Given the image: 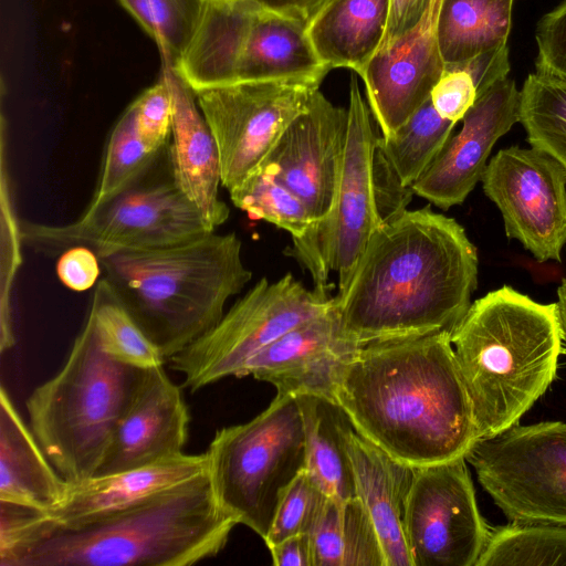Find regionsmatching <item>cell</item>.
I'll return each instance as SVG.
<instances>
[{
	"mask_svg": "<svg viewBox=\"0 0 566 566\" xmlns=\"http://www.w3.org/2000/svg\"><path fill=\"white\" fill-rule=\"evenodd\" d=\"M478 251L454 219L405 210L370 237L335 304L344 333L364 345L452 329L478 286Z\"/></svg>",
	"mask_w": 566,
	"mask_h": 566,
	"instance_id": "cell-1",
	"label": "cell"
},
{
	"mask_svg": "<svg viewBox=\"0 0 566 566\" xmlns=\"http://www.w3.org/2000/svg\"><path fill=\"white\" fill-rule=\"evenodd\" d=\"M334 400L363 437L413 467L465 458L479 439L448 331L364 344Z\"/></svg>",
	"mask_w": 566,
	"mask_h": 566,
	"instance_id": "cell-2",
	"label": "cell"
},
{
	"mask_svg": "<svg viewBox=\"0 0 566 566\" xmlns=\"http://www.w3.org/2000/svg\"><path fill=\"white\" fill-rule=\"evenodd\" d=\"M238 522L205 472L128 509L75 525L40 511L1 566H190L218 555Z\"/></svg>",
	"mask_w": 566,
	"mask_h": 566,
	"instance_id": "cell-3",
	"label": "cell"
},
{
	"mask_svg": "<svg viewBox=\"0 0 566 566\" xmlns=\"http://www.w3.org/2000/svg\"><path fill=\"white\" fill-rule=\"evenodd\" d=\"M450 337L479 439L517 424L557 375V304L537 303L511 286L474 301Z\"/></svg>",
	"mask_w": 566,
	"mask_h": 566,
	"instance_id": "cell-4",
	"label": "cell"
},
{
	"mask_svg": "<svg viewBox=\"0 0 566 566\" xmlns=\"http://www.w3.org/2000/svg\"><path fill=\"white\" fill-rule=\"evenodd\" d=\"M104 279L165 359L212 329L252 273L234 232L167 248L98 254Z\"/></svg>",
	"mask_w": 566,
	"mask_h": 566,
	"instance_id": "cell-5",
	"label": "cell"
},
{
	"mask_svg": "<svg viewBox=\"0 0 566 566\" xmlns=\"http://www.w3.org/2000/svg\"><path fill=\"white\" fill-rule=\"evenodd\" d=\"M144 370L109 357L86 317L63 367L30 394V429L69 483L95 476Z\"/></svg>",
	"mask_w": 566,
	"mask_h": 566,
	"instance_id": "cell-6",
	"label": "cell"
},
{
	"mask_svg": "<svg viewBox=\"0 0 566 566\" xmlns=\"http://www.w3.org/2000/svg\"><path fill=\"white\" fill-rule=\"evenodd\" d=\"M328 67L316 54L307 24L253 0H207L178 67L193 91L238 82H322Z\"/></svg>",
	"mask_w": 566,
	"mask_h": 566,
	"instance_id": "cell-7",
	"label": "cell"
},
{
	"mask_svg": "<svg viewBox=\"0 0 566 566\" xmlns=\"http://www.w3.org/2000/svg\"><path fill=\"white\" fill-rule=\"evenodd\" d=\"M206 454L219 504L265 541L282 497L306 469L296 397L276 394L250 421L217 430Z\"/></svg>",
	"mask_w": 566,
	"mask_h": 566,
	"instance_id": "cell-8",
	"label": "cell"
},
{
	"mask_svg": "<svg viewBox=\"0 0 566 566\" xmlns=\"http://www.w3.org/2000/svg\"><path fill=\"white\" fill-rule=\"evenodd\" d=\"M156 165L123 190L88 206L71 223L48 226L20 220L22 243L45 255H60L73 247H86L98 255L167 248L213 232L176 186L171 171L166 177L154 176Z\"/></svg>",
	"mask_w": 566,
	"mask_h": 566,
	"instance_id": "cell-9",
	"label": "cell"
},
{
	"mask_svg": "<svg viewBox=\"0 0 566 566\" xmlns=\"http://www.w3.org/2000/svg\"><path fill=\"white\" fill-rule=\"evenodd\" d=\"M510 522L566 526V422L514 424L465 455Z\"/></svg>",
	"mask_w": 566,
	"mask_h": 566,
	"instance_id": "cell-10",
	"label": "cell"
},
{
	"mask_svg": "<svg viewBox=\"0 0 566 566\" xmlns=\"http://www.w3.org/2000/svg\"><path fill=\"white\" fill-rule=\"evenodd\" d=\"M333 303L334 297L307 290L291 273L275 282L261 279L212 329L169 358V366L191 392L224 377H240L255 353Z\"/></svg>",
	"mask_w": 566,
	"mask_h": 566,
	"instance_id": "cell-11",
	"label": "cell"
},
{
	"mask_svg": "<svg viewBox=\"0 0 566 566\" xmlns=\"http://www.w3.org/2000/svg\"><path fill=\"white\" fill-rule=\"evenodd\" d=\"M349 88L346 144L333 210L314 233L293 241L289 252L310 272L314 290L327 295L329 272L338 274V291H342L370 237L381 224L373 172L378 137L355 75Z\"/></svg>",
	"mask_w": 566,
	"mask_h": 566,
	"instance_id": "cell-12",
	"label": "cell"
},
{
	"mask_svg": "<svg viewBox=\"0 0 566 566\" xmlns=\"http://www.w3.org/2000/svg\"><path fill=\"white\" fill-rule=\"evenodd\" d=\"M319 84L305 80L249 81L195 91L218 146L222 187L232 190L260 167Z\"/></svg>",
	"mask_w": 566,
	"mask_h": 566,
	"instance_id": "cell-13",
	"label": "cell"
},
{
	"mask_svg": "<svg viewBox=\"0 0 566 566\" xmlns=\"http://www.w3.org/2000/svg\"><path fill=\"white\" fill-rule=\"evenodd\" d=\"M403 531L412 566H476L491 528L465 458L416 467Z\"/></svg>",
	"mask_w": 566,
	"mask_h": 566,
	"instance_id": "cell-14",
	"label": "cell"
},
{
	"mask_svg": "<svg viewBox=\"0 0 566 566\" xmlns=\"http://www.w3.org/2000/svg\"><path fill=\"white\" fill-rule=\"evenodd\" d=\"M488 198L501 211L505 234L541 263L560 262L566 245V172L532 147L500 149L482 177Z\"/></svg>",
	"mask_w": 566,
	"mask_h": 566,
	"instance_id": "cell-15",
	"label": "cell"
},
{
	"mask_svg": "<svg viewBox=\"0 0 566 566\" xmlns=\"http://www.w3.org/2000/svg\"><path fill=\"white\" fill-rule=\"evenodd\" d=\"M347 122V111L333 105L317 90L256 169L279 179L306 206L313 229L302 239L314 233L333 210Z\"/></svg>",
	"mask_w": 566,
	"mask_h": 566,
	"instance_id": "cell-16",
	"label": "cell"
},
{
	"mask_svg": "<svg viewBox=\"0 0 566 566\" xmlns=\"http://www.w3.org/2000/svg\"><path fill=\"white\" fill-rule=\"evenodd\" d=\"M520 99L507 76L480 93L460 132L449 137L412 191L443 210L461 205L482 180L495 143L518 122Z\"/></svg>",
	"mask_w": 566,
	"mask_h": 566,
	"instance_id": "cell-17",
	"label": "cell"
},
{
	"mask_svg": "<svg viewBox=\"0 0 566 566\" xmlns=\"http://www.w3.org/2000/svg\"><path fill=\"white\" fill-rule=\"evenodd\" d=\"M361 346L344 333L334 297L326 312L255 353L240 377L270 382L276 394L315 395L335 401L338 380Z\"/></svg>",
	"mask_w": 566,
	"mask_h": 566,
	"instance_id": "cell-18",
	"label": "cell"
},
{
	"mask_svg": "<svg viewBox=\"0 0 566 566\" xmlns=\"http://www.w3.org/2000/svg\"><path fill=\"white\" fill-rule=\"evenodd\" d=\"M440 3L432 0L420 22L381 45L359 75L381 137L394 134L430 98L446 70L437 38Z\"/></svg>",
	"mask_w": 566,
	"mask_h": 566,
	"instance_id": "cell-19",
	"label": "cell"
},
{
	"mask_svg": "<svg viewBox=\"0 0 566 566\" xmlns=\"http://www.w3.org/2000/svg\"><path fill=\"white\" fill-rule=\"evenodd\" d=\"M189 420L181 390L163 366L145 369L95 475L139 468L182 453Z\"/></svg>",
	"mask_w": 566,
	"mask_h": 566,
	"instance_id": "cell-20",
	"label": "cell"
},
{
	"mask_svg": "<svg viewBox=\"0 0 566 566\" xmlns=\"http://www.w3.org/2000/svg\"><path fill=\"white\" fill-rule=\"evenodd\" d=\"M160 76L172 99L171 142L168 145L172 179L210 230L216 231L230 214L228 205L219 196L222 180L216 139L199 108L195 91L177 69L161 64Z\"/></svg>",
	"mask_w": 566,
	"mask_h": 566,
	"instance_id": "cell-21",
	"label": "cell"
},
{
	"mask_svg": "<svg viewBox=\"0 0 566 566\" xmlns=\"http://www.w3.org/2000/svg\"><path fill=\"white\" fill-rule=\"evenodd\" d=\"M346 440L356 496L373 521L386 566H412L403 523L416 467L394 458L353 426Z\"/></svg>",
	"mask_w": 566,
	"mask_h": 566,
	"instance_id": "cell-22",
	"label": "cell"
},
{
	"mask_svg": "<svg viewBox=\"0 0 566 566\" xmlns=\"http://www.w3.org/2000/svg\"><path fill=\"white\" fill-rule=\"evenodd\" d=\"M208 471L206 452H185L139 468L69 483L65 501L46 513L55 523L75 525L143 502Z\"/></svg>",
	"mask_w": 566,
	"mask_h": 566,
	"instance_id": "cell-23",
	"label": "cell"
},
{
	"mask_svg": "<svg viewBox=\"0 0 566 566\" xmlns=\"http://www.w3.org/2000/svg\"><path fill=\"white\" fill-rule=\"evenodd\" d=\"M69 482L51 464L6 388L0 391V501L45 513L66 499Z\"/></svg>",
	"mask_w": 566,
	"mask_h": 566,
	"instance_id": "cell-24",
	"label": "cell"
},
{
	"mask_svg": "<svg viewBox=\"0 0 566 566\" xmlns=\"http://www.w3.org/2000/svg\"><path fill=\"white\" fill-rule=\"evenodd\" d=\"M389 9L390 0H327L307 24L321 61L360 75L382 43Z\"/></svg>",
	"mask_w": 566,
	"mask_h": 566,
	"instance_id": "cell-25",
	"label": "cell"
},
{
	"mask_svg": "<svg viewBox=\"0 0 566 566\" xmlns=\"http://www.w3.org/2000/svg\"><path fill=\"white\" fill-rule=\"evenodd\" d=\"M301 409L306 447V471L335 500L356 496L354 473L347 450V432L353 426L333 400L295 396Z\"/></svg>",
	"mask_w": 566,
	"mask_h": 566,
	"instance_id": "cell-26",
	"label": "cell"
},
{
	"mask_svg": "<svg viewBox=\"0 0 566 566\" xmlns=\"http://www.w3.org/2000/svg\"><path fill=\"white\" fill-rule=\"evenodd\" d=\"M514 0H441L437 38L446 67L506 46Z\"/></svg>",
	"mask_w": 566,
	"mask_h": 566,
	"instance_id": "cell-27",
	"label": "cell"
},
{
	"mask_svg": "<svg viewBox=\"0 0 566 566\" xmlns=\"http://www.w3.org/2000/svg\"><path fill=\"white\" fill-rule=\"evenodd\" d=\"M311 537L314 566H386L379 536L357 496L329 497Z\"/></svg>",
	"mask_w": 566,
	"mask_h": 566,
	"instance_id": "cell-28",
	"label": "cell"
},
{
	"mask_svg": "<svg viewBox=\"0 0 566 566\" xmlns=\"http://www.w3.org/2000/svg\"><path fill=\"white\" fill-rule=\"evenodd\" d=\"M86 317L94 326L102 349L113 359L138 369L163 366L166 360L104 277L95 285Z\"/></svg>",
	"mask_w": 566,
	"mask_h": 566,
	"instance_id": "cell-29",
	"label": "cell"
},
{
	"mask_svg": "<svg viewBox=\"0 0 566 566\" xmlns=\"http://www.w3.org/2000/svg\"><path fill=\"white\" fill-rule=\"evenodd\" d=\"M455 124L442 118L429 98L394 134L378 137L377 146L402 184L411 187L439 155Z\"/></svg>",
	"mask_w": 566,
	"mask_h": 566,
	"instance_id": "cell-30",
	"label": "cell"
},
{
	"mask_svg": "<svg viewBox=\"0 0 566 566\" xmlns=\"http://www.w3.org/2000/svg\"><path fill=\"white\" fill-rule=\"evenodd\" d=\"M520 95L518 122L527 142L557 160L566 172V81L531 74Z\"/></svg>",
	"mask_w": 566,
	"mask_h": 566,
	"instance_id": "cell-31",
	"label": "cell"
},
{
	"mask_svg": "<svg viewBox=\"0 0 566 566\" xmlns=\"http://www.w3.org/2000/svg\"><path fill=\"white\" fill-rule=\"evenodd\" d=\"M566 566V526L514 523L491 530L476 566Z\"/></svg>",
	"mask_w": 566,
	"mask_h": 566,
	"instance_id": "cell-32",
	"label": "cell"
},
{
	"mask_svg": "<svg viewBox=\"0 0 566 566\" xmlns=\"http://www.w3.org/2000/svg\"><path fill=\"white\" fill-rule=\"evenodd\" d=\"M154 39L161 64L178 69L199 27L207 0H119Z\"/></svg>",
	"mask_w": 566,
	"mask_h": 566,
	"instance_id": "cell-33",
	"label": "cell"
},
{
	"mask_svg": "<svg viewBox=\"0 0 566 566\" xmlns=\"http://www.w3.org/2000/svg\"><path fill=\"white\" fill-rule=\"evenodd\" d=\"M161 153L153 151L144 143L130 104L109 134L97 187L88 206L101 203L142 178L157 164Z\"/></svg>",
	"mask_w": 566,
	"mask_h": 566,
	"instance_id": "cell-34",
	"label": "cell"
},
{
	"mask_svg": "<svg viewBox=\"0 0 566 566\" xmlns=\"http://www.w3.org/2000/svg\"><path fill=\"white\" fill-rule=\"evenodd\" d=\"M229 195L237 208L287 231L292 240L302 239L313 229V220L303 201L268 172L254 171Z\"/></svg>",
	"mask_w": 566,
	"mask_h": 566,
	"instance_id": "cell-35",
	"label": "cell"
},
{
	"mask_svg": "<svg viewBox=\"0 0 566 566\" xmlns=\"http://www.w3.org/2000/svg\"><path fill=\"white\" fill-rule=\"evenodd\" d=\"M329 496L306 471H302L291 483L276 510L266 546L297 535L312 534L317 525Z\"/></svg>",
	"mask_w": 566,
	"mask_h": 566,
	"instance_id": "cell-36",
	"label": "cell"
},
{
	"mask_svg": "<svg viewBox=\"0 0 566 566\" xmlns=\"http://www.w3.org/2000/svg\"><path fill=\"white\" fill-rule=\"evenodd\" d=\"M1 148V294H0V349L3 354L15 343L12 315L11 290L21 264L20 220L15 217L11 182Z\"/></svg>",
	"mask_w": 566,
	"mask_h": 566,
	"instance_id": "cell-37",
	"label": "cell"
},
{
	"mask_svg": "<svg viewBox=\"0 0 566 566\" xmlns=\"http://www.w3.org/2000/svg\"><path fill=\"white\" fill-rule=\"evenodd\" d=\"M137 130L149 149L161 153L171 135L172 99L166 81L160 80L132 103Z\"/></svg>",
	"mask_w": 566,
	"mask_h": 566,
	"instance_id": "cell-38",
	"label": "cell"
},
{
	"mask_svg": "<svg viewBox=\"0 0 566 566\" xmlns=\"http://www.w3.org/2000/svg\"><path fill=\"white\" fill-rule=\"evenodd\" d=\"M537 73L566 81V0L538 22Z\"/></svg>",
	"mask_w": 566,
	"mask_h": 566,
	"instance_id": "cell-39",
	"label": "cell"
},
{
	"mask_svg": "<svg viewBox=\"0 0 566 566\" xmlns=\"http://www.w3.org/2000/svg\"><path fill=\"white\" fill-rule=\"evenodd\" d=\"M478 97L472 74L462 66L446 67L430 99L438 114L450 122L462 120Z\"/></svg>",
	"mask_w": 566,
	"mask_h": 566,
	"instance_id": "cell-40",
	"label": "cell"
},
{
	"mask_svg": "<svg viewBox=\"0 0 566 566\" xmlns=\"http://www.w3.org/2000/svg\"><path fill=\"white\" fill-rule=\"evenodd\" d=\"M378 139V138H377ZM374 186L377 211L381 224L407 210L415 193L406 187L396 170L376 144L374 154Z\"/></svg>",
	"mask_w": 566,
	"mask_h": 566,
	"instance_id": "cell-41",
	"label": "cell"
},
{
	"mask_svg": "<svg viewBox=\"0 0 566 566\" xmlns=\"http://www.w3.org/2000/svg\"><path fill=\"white\" fill-rule=\"evenodd\" d=\"M102 266L97 254L86 247H73L59 255L56 273L71 290L85 291L98 281Z\"/></svg>",
	"mask_w": 566,
	"mask_h": 566,
	"instance_id": "cell-42",
	"label": "cell"
},
{
	"mask_svg": "<svg viewBox=\"0 0 566 566\" xmlns=\"http://www.w3.org/2000/svg\"><path fill=\"white\" fill-rule=\"evenodd\" d=\"M431 1L390 0L388 24L381 45L392 42L413 29L426 14Z\"/></svg>",
	"mask_w": 566,
	"mask_h": 566,
	"instance_id": "cell-43",
	"label": "cell"
},
{
	"mask_svg": "<svg viewBox=\"0 0 566 566\" xmlns=\"http://www.w3.org/2000/svg\"><path fill=\"white\" fill-rule=\"evenodd\" d=\"M268 548L276 566H314L311 534L293 535Z\"/></svg>",
	"mask_w": 566,
	"mask_h": 566,
	"instance_id": "cell-44",
	"label": "cell"
},
{
	"mask_svg": "<svg viewBox=\"0 0 566 566\" xmlns=\"http://www.w3.org/2000/svg\"><path fill=\"white\" fill-rule=\"evenodd\" d=\"M265 10L300 20L306 24L327 0H253Z\"/></svg>",
	"mask_w": 566,
	"mask_h": 566,
	"instance_id": "cell-45",
	"label": "cell"
},
{
	"mask_svg": "<svg viewBox=\"0 0 566 566\" xmlns=\"http://www.w3.org/2000/svg\"><path fill=\"white\" fill-rule=\"evenodd\" d=\"M557 308L560 323L562 339L566 352V277L562 280L557 289Z\"/></svg>",
	"mask_w": 566,
	"mask_h": 566,
	"instance_id": "cell-46",
	"label": "cell"
}]
</instances>
